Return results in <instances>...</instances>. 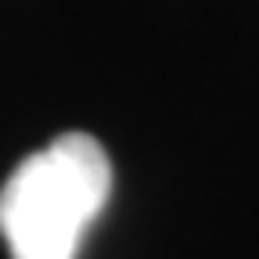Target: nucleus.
Returning a JSON list of instances; mask_svg holds the SVG:
<instances>
[{
	"label": "nucleus",
	"mask_w": 259,
	"mask_h": 259,
	"mask_svg": "<svg viewBox=\"0 0 259 259\" xmlns=\"http://www.w3.org/2000/svg\"><path fill=\"white\" fill-rule=\"evenodd\" d=\"M112 194V162L90 134H61L0 187V238L11 259H76Z\"/></svg>",
	"instance_id": "nucleus-1"
}]
</instances>
